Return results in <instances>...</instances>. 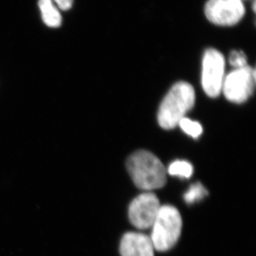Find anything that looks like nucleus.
<instances>
[{"instance_id": "1", "label": "nucleus", "mask_w": 256, "mask_h": 256, "mask_svg": "<svg viewBox=\"0 0 256 256\" xmlns=\"http://www.w3.org/2000/svg\"><path fill=\"white\" fill-rule=\"evenodd\" d=\"M128 174L136 186L145 191L161 188L167 181L162 162L148 151H138L127 160Z\"/></svg>"}, {"instance_id": "2", "label": "nucleus", "mask_w": 256, "mask_h": 256, "mask_svg": "<svg viewBox=\"0 0 256 256\" xmlns=\"http://www.w3.org/2000/svg\"><path fill=\"white\" fill-rule=\"evenodd\" d=\"M195 92L189 83H176L172 87L160 104L158 120L165 130H172L178 126L182 118L195 104Z\"/></svg>"}, {"instance_id": "3", "label": "nucleus", "mask_w": 256, "mask_h": 256, "mask_svg": "<svg viewBox=\"0 0 256 256\" xmlns=\"http://www.w3.org/2000/svg\"><path fill=\"white\" fill-rule=\"evenodd\" d=\"M181 215L172 206H160L154 222L152 224L150 239L158 252H166L176 244L181 234Z\"/></svg>"}, {"instance_id": "4", "label": "nucleus", "mask_w": 256, "mask_h": 256, "mask_svg": "<svg viewBox=\"0 0 256 256\" xmlns=\"http://www.w3.org/2000/svg\"><path fill=\"white\" fill-rule=\"evenodd\" d=\"M256 70L247 65L234 69L225 76L222 92L230 102L240 104L253 94Z\"/></svg>"}, {"instance_id": "5", "label": "nucleus", "mask_w": 256, "mask_h": 256, "mask_svg": "<svg viewBox=\"0 0 256 256\" xmlns=\"http://www.w3.org/2000/svg\"><path fill=\"white\" fill-rule=\"evenodd\" d=\"M225 58L216 49L205 52L202 60V85L209 97L218 96L222 90L225 79Z\"/></svg>"}, {"instance_id": "6", "label": "nucleus", "mask_w": 256, "mask_h": 256, "mask_svg": "<svg viewBox=\"0 0 256 256\" xmlns=\"http://www.w3.org/2000/svg\"><path fill=\"white\" fill-rule=\"evenodd\" d=\"M244 12L242 0H208L205 7L208 20L220 26L236 24L242 20Z\"/></svg>"}, {"instance_id": "7", "label": "nucleus", "mask_w": 256, "mask_h": 256, "mask_svg": "<svg viewBox=\"0 0 256 256\" xmlns=\"http://www.w3.org/2000/svg\"><path fill=\"white\" fill-rule=\"evenodd\" d=\"M161 206L155 194L145 192L131 202L128 216L131 223L138 229L151 228L154 222Z\"/></svg>"}, {"instance_id": "8", "label": "nucleus", "mask_w": 256, "mask_h": 256, "mask_svg": "<svg viewBox=\"0 0 256 256\" xmlns=\"http://www.w3.org/2000/svg\"><path fill=\"white\" fill-rule=\"evenodd\" d=\"M150 237L142 233L128 232L121 240V256H154Z\"/></svg>"}, {"instance_id": "9", "label": "nucleus", "mask_w": 256, "mask_h": 256, "mask_svg": "<svg viewBox=\"0 0 256 256\" xmlns=\"http://www.w3.org/2000/svg\"><path fill=\"white\" fill-rule=\"evenodd\" d=\"M39 8L42 18L46 26L50 28L60 27L62 24V15L59 8L52 0H39Z\"/></svg>"}, {"instance_id": "10", "label": "nucleus", "mask_w": 256, "mask_h": 256, "mask_svg": "<svg viewBox=\"0 0 256 256\" xmlns=\"http://www.w3.org/2000/svg\"><path fill=\"white\" fill-rule=\"evenodd\" d=\"M168 174L172 176H178L188 178L192 176L194 168L191 164L186 161H175L168 168Z\"/></svg>"}, {"instance_id": "11", "label": "nucleus", "mask_w": 256, "mask_h": 256, "mask_svg": "<svg viewBox=\"0 0 256 256\" xmlns=\"http://www.w3.org/2000/svg\"><path fill=\"white\" fill-rule=\"evenodd\" d=\"M178 126L186 134L192 136V138H198L202 134V127L200 124L196 121L192 120L190 118L184 117L179 122Z\"/></svg>"}, {"instance_id": "12", "label": "nucleus", "mask_w": 256, "mask_h": 256, "mask_svg": "<svg viewBox=\"0 0 256 256\" xmlns=\"http://www.w3.org/2000/svg\"><path fill=\"white\" fill-rule=\"evenodd\" d=\"M206 195H208V191L202 184H192L188 191L184 195V200L188 204H192L204 198Z\"/></svg>"}, {"instance_id": "13", "label": "nucleus", "mask_w": 256, "mask_h": 256, "mask_svg": "<svg viewBox=\"0 0 256 256\" xmlns=\"http://www.w3.org/2000/svg\"><path fill=\"white\" fill-rule=\"evenodd\" d=\"M229 62L234 68H242L247 66V58L243 52L233 51L229 56Z\"/></svg>"}, {"instance_id": "14", "label": "nucleus", "mask_w": 256, "mask_h": 256, "mask_svg": "<svg viewBox=\"0 0 256 256\" xmlns=\"http://www.w3.org/2000/svg\"><path fill=\"white\" fill-rule=\"evenodd\" d=\"M52 2L56 5L59 10L64 11L70 10L73 4V0H52Z\"/></svg>"}]
</instances>
